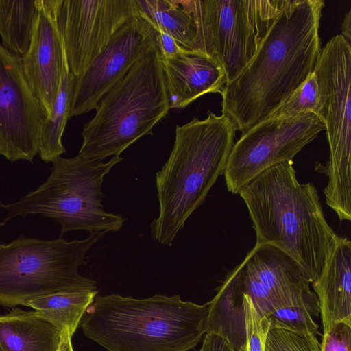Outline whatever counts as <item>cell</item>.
<instances>
[{
	"instance_id": "obj_1",
	"label": "cell",
	"mask_w": 351,
	"mask_h": 351,
	"mask_svg": "<svg viewBox=\"0 0 351 351\" xmlns=\"http://www.w3.org/2000/svg\"><path fill=\"white\" fill-rule=\"evenodd\" d=\"M323 0H287L256 52L221 95L241 134L267 119L314 72Z\"/></svg>"
},
{
	"instance_id": "obj_2",
	"label": "cell",
	"mask_w": 351,
	"mask_h": 351,
	"mask_svg": "<svg viewBox=\"0 0 351 351\" xmlns=\"http://www.w3.org/2000/svg\"><path fill=\"white\" fill-rule=\"evenodd\" d=\"M239 195L252 221L256 244L283 251L313 282L337 236L326 219L314 184L300 183L293 161H287L262 171Z\"/></svg>"
},
{
	"instance_id": "obj_3",
	"label": "cell",
	"mask_w": 351,
	"mask_h": 351,
	"mask_svg": "<svg viewBox=\"0 0 351 351\" xmlns=\"http://www.w3.org/2000/svg\"><path fill=\"white\" fill-rule=\"evenodd\" d=\"M237 128L224 114L208 110L177 125L169 158L156 175L158 217L150 225L153 239L171 246L191 214L226 168Z\"/></svg>"
},
{
	"instance_id": "obj_4",
	"label": "cell",
	"mask_w": 351,
	"mask_h": 351,
	"mask_svg": "<svg viewBox=\"0 0 351 351\" xmlns=\"http://www.w3.org/2000/svg\"><path fill=\"white\" fill-rule=\"evenodd\" d=\"M208 303L179 295L136 299L95 298L80 322L84 334L108 351H188L206 334Z\"/></svg>"
},
{
	"instance_id": "obj_5",
	"label": "cell",
	"mask_w": 351,
	"mask_h": 351,
	"mask_svg": "<svg viewBox=\"0 0 351 351\" xmlns=\"http://www.w3.org/2000/svg\"><path fill=\"white\" fill-rule=\"evenodd\" d=\"M84 125L79 155L101 161L119 156L170 110L160 52L154 43L101 98Z\"/></svg>"
},
{
	"instance_id": "obj_6",
	"label": "cell",
	"mask_w": 351,
	"mask_h": 351,
	"mask_svg": "<svg viewBox=\"0 0 351 351\" xmlns=\"http://www.w3.org/2000/svg\"><path fill=\"white\" fill-rule=\"evenodd\" d=\"M123 159L116 155L103 162L79 154L56 158L50 175L40 186L14 202L0 203V208L6 210L0 226L15 217L41 215L60 225L61 237L79 230L90 233L119 231L126 219L104 210L101 185L104 176Z\"/></svg>"
},
{
	"instance_id": "obj_7",
	"label": "cell",
	"mask_w": 351,
	"mask_h": 351,
	"mask_svg": "<svg viewBox=\"0 0 351 351\" xmlns=\"http://www.w3.org/2000/svg\"><path fill=\"white\" fill-rule=\"evenodd\" d=\"M106 232L84 240L62 237L45 240L21 235L0 243V305L25 306L32 298L58 292L97 290L96 282L82 276L88 251Z\"/></svg>"
},
{
	"instance_id": "obj_8",
	"label": "cell",
	"mask_w": 351,
	"mask_h": 351,
	"mask_svg": "<svg viewBox=\"0 0 351 351\" xmlns=\"http://www.w3.org/2000/svg\"><path fill=\"white\" fill-rule=\"evenodd\" d=\"M314 73L319 88L317 116L325 125L329 160L326 203L340 221L351 220V45L341 34L322 49Z\"/></svg>"
},
{
	"instance_id": "obj_9",
	"label": "cell",
	"mask_w": 351,
	"mask_h": 351,
	"mask_svg": "<svg viewBox=\"0 0 351 351\" xmlns=\"http://www.w3.org/2000/svg\"><path fill=\"white\" fill-rule=\"evenodd\" d=\"M287 1H180L195 27L190 49L212 58L231 81L252 58Z\"/></svg>"
},
{
	"instance_id": "obj_10",
	"label": "cell",
	"mask_w": 351,
	"mask_h": 351,
	"mask_svg": "<svg viewBox=\"0 0 351 351\" xmlns=\"http://www.w3.org/2000/svg\"><path fill=\"white\" fill-rule=\"evenodd\" d=\"M325 125L314 113L267 118L234 143L223 171L229 192L239 194L269 167L293 158L313 141Z\"/></svg>"
},
{
	"instance_id": "obj_11",
	"label": "cell",
	"mask_w": 351,
	"mask_h": 351,
	"mask_svg": "<svg viewBox=\"0 0 351 351\" xmlns=\"http://www.w3.org/2000/svg\"><path fill=\"white\" fill-rule=\"evenodd\" d=\"M47 115L24 73L22 58L0 44V155L33 162Z\"/></svg>"
},
{
	"instance_id": "obj_12",
	"label": "cell",
	"mask_w": 351,
	"mask_h": 351,
	"mask_svg": "<svg viewBox=\"0 0 351 351\" xmlns=\"http://www.w3.org/2000/svg\"><path fill=\"white\" fill-rule=\"evenodd\" d=\"M139 14L136 0H63L59 24L71 73L81 75L116 33Z\"/></svg>"
},
{
	"instance_id": "obj_13",
	"label": "cell",
	"mask_w": 351,
	"mask_h": 351,
	"mask_svg": "<svg viewBox=\"0 0 351 351\" xmlns=\"http://www.w3.org/2000/svg\"><path fill=\"white\" fill-rule=\"evenodd\" d=\"M155 43V32L140 14L125 23L85 71L75 77L69 119L97 108L101 98Z\"/></svg>"
},
{
	"instance_id": "obj_14",
	"label": "cell",
	"mask_w": 351,
	"mask_h": 351,
	"mask_svg": "<svg viewBox=\"0 0 351 351\" xmlns=\"http://www.w3.org/2000/svg\"><path fill=\"white\" fill-rule=\"evenodd\" d=\"M62 1L40 0L31 43L22 57L26 79L47 117L51 113L62 77L64 45L59 17Z\"/></svg>"
},
{
	"instance_id": "obj_15",
	"label": "cell",
	"mask_w": 351,
	"mask_h": 351,
	"mask_svg": "<svg viewBox=\"0 0 351 351\" xmlns=\"http://www.w3.org/2000/svg\"><path fill=\"white\" fill-rule=\"evenodd\" d=\"M241 263L285 307L302 308L313 317L319 315L318 299L308 276L285 252L270 245L255 244Z\"/></svg>"
},
{
	"instance_id": "obj_16",
	"label": "cell",
	"mask_w": 351,
	"mask_h": 351,
	"mask_svg": "<svg viewBox=\"0 0 351 351\" xmlns=\"http://www.w3.org/2000/svg\"><path fill=\"white\" fill-rule=\"evenodd\" d=\"M162 60L170 109L186 107L207 93H221L228 82L222 67L208 56L186 50Z\"/></svg>"
},
{
	"instance_id": "obj_17",
	"label": "cell",
	"mask_w": 351,
	"mask_h": 351,
	"mask_svg": "<svg viewBox=\"0 0 351 351\" xmlns=\"http://www.w3.org/2000/svg\"><path fill=\"white\" fill-rule=\"evenodd\" d=\"M324 333L337 323L351 324V242L337 235L318 278L312 282Z\"/></svg>"
},
{
	"instance_id": "obj_18",
	"label": "cell",
	"mask_w": 351,
	"mask_h": 351,
	"mask_svg": "<svg viewBox=\"0 0 351 351\" xmlns=\"http://www.w3.org/2000/svg\"><path fill=\"white\" fill-rule=\"evenodd\" d=\"M240 264L230 271L208 302L206 334L224 338L234 351H245V328Z\"/></svg>"
},
{
	"instance_id": "obj_19",
	"label": "cell",
	"mask_w": 351,
	"mask_h": 351,
	"mask_svg": "<svg viewBox=\"0 0 351 351\" xmlns=\"http://www.w3.org/2000/svg\"><path fill=\"white\" fill-rule=\"evenodd\" d=\"M62 332L36 311L13 308L0 315L3 351H58Z\"/></svg>"
},
{
	"instance_id": "obj_20",
	"label": "cell",
	"mask_w": 351,
	"mask_h": 351,
	"mask_svg": "<svg viewBox=\"0 0 351 351\" xmlns=\"http://www.w3.org/2000/svg\"><path fill=\"white\" fill-rule=\"evenodd\" d=\"M97 293V290L58 292L32 298L25 306L34 309L61 332L68 330L73 336Z\"/></svg>"
},
{
	"instance_id": "obj_21",
	"label": "cell",
	"mask_w": 351,
	"mask_h": 351,
	"mask_svg": "<svg viewBox=\"0 0 351 351\" xmlns=\"http://www.w3.org/2000/svg\"><path fill=\"white\" fill-rule=\"evenodd\" d=\"M40 0H0L1 45L23 57L33 36Z\"/></svg>"
},
{
	"instance_id": "obj_22",
	"label": "cell",
	"mask_w": 351,
	"mask_h": 351,
	"mask_svg": "<svg viewBox=\"0 0 351 351\" xmlns=\"http://www.w3.org/2000/svg\"><path fill=\"white\" fill-rule=\"evenodd\" d=\"M75 77L71 73L64 48L60 88L51 114L42 129L38 154L45 163L52 162L66 152L62 138L68 120Z\"/></svg>"
},
{
	"instance_id": "obj_23",
	"label": "cell",
	"mask_w": 351,
	"mask_h": 351,
	"mask_svg": "<svg viewBox=\"0 0 351 351\" xmlns=\"http://www.w3.org/2000/svg\"><path fill=\"white\" fill-rule=\"evenodd\" d=\"M140 15L154 31L173 36L184 48L190 45L195 34L192 16L179 0H136Z\"/></svg>"
},
{
	"instance_id": "obj_24",
	"label": "cell",
	"mask_w": 351,
	"mask_h": 351,
	"mask_svg": "<svg viewBox=\"0 0 351 351\" xmlns=\"http://www.w3.org/2000/svg\"><path fill=\"white\" fill-rule=\"evenodd\" d=\"M319 109V88L314 72L267 117H287L314 113Z\"/></svg>"
},
{
	"instance_id": "obj_25",
	"label": "cell",
	"mask_w": 351,
	"mask_h": 351,
	"mask_svg": "<svg viewBox=\"0 0 351 351\" xmlns=\"http://www.w3.org/2000/svg\"><path fill=\"white\" fill-rule=\"evenodd\" d=\"M265 351H322V346L315 335L291 330L270 321Z\"/></svg>"
},
{
	"instance_id": "obj_26",
	"label": "cell",
	"mask_w": 351,
	"mask_h": 351,
	"mask_svg": "<svg viewBox=\"0 0 351 351\" xmlns=\"http://www.w3.org/2000/svg\"><path fill=\"white\" fill-rule=\"evenodd\" d=\"M245 313V351H265V343L270 327L269 319L261 315L251 299L243 295Z\"/></svg>"
},
{
	"instance_id": "obj_27",
	"label": "cell",
	"mask_w": 351,
	"mask_h": 351,
	"mask_svg": "<svg viewBox=\"0 0 351 351\" xmlns=\"http://www.w3.org/2000/svg\"><path fill=\"white\" fill-rule=\"evenodd\" d=\"M268 319L287 328L298 332L319 334V326L310 312L302 308H282L274 313Z\"/></svg>"
},
{
	"instance_id": "obj_28",
	"label": "cell",
	"mask_w": 351,
	"mask_h": 351,
	"mask_svg": "<svg viewBox=\"0 0 351 351\" xmlns=\"http://www.w3.org/2000/svg\"><path fill=\"white\" fill-rule=\"evenodd\" d=\"M322 351H351V324L341 322L324 332Z\"/></svg>"
},
{
	"instance_id": "obj_29",
	"label": "cell",
	"mask_w": 351,
	"mask_h": 351,
	"mask_svg": "<svg viewBox=\"0 0 351 351\" xmlns=\"http://www.w3.org/2000/svg\"><path fill=\"white\" fill-rule=\"evenodd\" d=\"M155 32V44L160 52L161 58H171L178 54L185 51L184 48L173 36L162 32Z\"/></svg>"
},
{
	"instance_id": "obj_30",
	"label": "cell",
	"mask_w": 351,
	"mask_h": 351,
	"mask_svg": "<svg viewBox=\"0 0 351 351\" xmlns=\"http://www.w3.org/2000/svg\"><path fill=\"white\" fill-rule=\"evenodd\" d=\"M199 351H234L228 342L222 337L215 334H205Z\"/></svg>"
},
{
	"instance_id": "obj_31",
	"label": "cell",
	"mask_w": 351,
	"mask_h": 351,
	"mask_svg": "<svg viewBox=\"0 0 351 351\" xmlns=\"http://www.w3.org/2000/svg\"><path fill=\"white\" fill-rule=\"evenodd\" d=\"M341 35L350 43L351 41V10L346 13L341 24Z\"/></svg>"
},
{
	"instance_id": "obj_32",
	"label": "cell",
	"mask_w": 351,
	"mask_h": 351,
	"mask_svg": "<svg viewBox=\"0 0 351 351\" xmlns=\"http://www.w3.org/2000/svg\"><path fill=\"white\" fill-rule=\"evenodd\" d=\"M71 337L72 336L68 330L62 332L61 341L58 351H73Z\"/></svg>"
},
{
	"instance_id": "obj_33",
	"label": "cell",
	"mask_w": 351,
	"mask_h": 351,
	"mask_svg": "<svg viewBox=\"0 0 351 351\" xmlns=\"http://www.w3.org/2000/svg\"><path fill=\"white\" fill-rule=\"evenodd\" d=\"M0 351H3V348H1V345H0Z\"/></svg>"
}]
</instances>
